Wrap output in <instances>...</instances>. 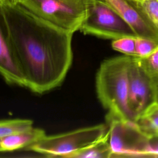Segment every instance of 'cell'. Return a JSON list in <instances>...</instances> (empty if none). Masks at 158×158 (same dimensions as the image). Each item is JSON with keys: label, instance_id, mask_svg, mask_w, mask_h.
<instances>
[{"label": "cell", "instance_id": "cell-1", "mask_svg": "<svg viewBox=\"0 0 158 158\" xmlns=\"http://www.w3.org/2000/svg\"><path fill=\"white\" fill-rule=\"evenodd\" d=\"M2 7L26 88L42 94L60 86L72 63L74 33L19 4L2 2Z\"/></svg>", "mask_w": 158, "mask_h": 158}, {"label": "cell", "instance_id": "cell-2", "mask_svg": "<svg viewBox=\"0 0 158 158\" xmlns=\"http://www.w3.org/2000/svg\"><path fill=\"white\" fill-rule=\"evenodd\" d=\"M126 55L104 60L96 76L98 98L108 110L106 116L135 122L128 107V67Z\"/></svg>", "mask_w": 158, "mask_h": 158}, {"label": "cell", "instance_id": "cell-3", "mask_svg": "<svg viewBox=\"0 0 158 158\" xmlns=\"http://www.w3.org/2000/svg\"><path fill=\"white\" fill-rule=\"evenodd\" d=\"M94 0H20L19 4L38 16L73 33L80 30L89 6Z\"/></svg>", "mask_w": 158, "mask_h": 158}, {"label": "cell", "instance_id": "cell-4", "mask_svg": "<svg viewBox=\"0 0 158 158\" xmlns=\"http://www.w3.org/2000/svg\"><path fill=\"white\" fill-rule=\"evenodd\" d=\"M107 130V125L99 124L60 134L46 135L26 149L48 157L69 158L73 153L102 138Z\"/></svg>", "mask_w": 158, "mask_h": 158}, {"label": "cell", "instance_id": "cell-5", "mask_svg": "<svg viewBox=\"0 0 158 158\" xmlns=\"http://www.w3.org/2000/svg\"><path fill=\"white\" fill-rule=\"evenodd\" d=\"M113 157H150L151 135L136 122L106 116Z\"/></svg>", "mask_w": 158, "mask_h": 158}, {"label": "cell", "instance_id": "cell-6", "mask_svg": "<svg viewBox=\"0 0 158 158\" xmlns=\"http://www.w3.org/2000/svg\"><path fill=\"white\" fill-rule=\"evenodd\" d=\"M79 30L112 40L137 36L130 25L103 0H94L89 6Z\"/></svg>", "mask_w": 158, "mask_h": 158}, {"label": "cell", "instance_id": "cell-7", "mask_svg": "<svg viewBox=\"0 0 158 158\" xmlns=\"http://www.w3.org/2000/svg\"><path fill=\"white\" fill-rule=\"evenodd\" d=\"M128 101L129 109L135 122L151 104L157 101L151 81L136 57H130Z\"/></svg>", "mask_w": 158, "mask_h": 158}, {"label": "cell", "instance_id": "cell-8", "mask_svg": "<svg viewBox=\"0 0 158 158\" xmlns=\"http://www.w3.org/2000/svg\"><path fill=\"white\" fill-rule=\"evenodd\" d=\"M0 75L10 84L27 86L12 43L2 3L0 4Z\"/></svg>", "mask_w": 158, "mask_h": 158}, {"label": "cell", "instance_id": "cell-9", "mask_svg": "<svg viewBox=\"0 0 158 158\" xmlns=\"http://www.w3.org/2000/svg\"><path fill=\"white\" fill-rule=\"evenodd\" d=\"M114 9L138 36L158 41V32L128 0H103Z\"/></svg>", "mask_w": 158, "mask_h": 158}, {"label": "cell", "instance_id": "cell-10", "mask_svg": "<svg viewBox=\"0 0 158 158\" xmlns=\"http://www.w3.org/2000/svg\"><path fill=\"white\" fill-rule=\"evenodd\" d=\"M44 130L31 128L29 130L14 133L2 138L1 151H12L27 148L46 136Z\"/></svg>", "mask_w": 158, "mask_h": 158}, {"label": "cell", "instance_id": "cell-11", "mask_svg": "<svg viewBox=\"0 0 158 158\" xmlns=\"http://www.w3.org/2000/svg\"><path fill=\"white\" fill-rule=\"evenodd\" d=\"M109 128L106 135L97 141L71 154L69 158H108L112 152L109 144Z\"/></svg>", "mask_w": 158, "mask_h": 158}, {"label": "cell", "instance_id": "cell-12", "mask_svg": "<svg viewBox=\"0 0 158 158\" xmlns=\"http://www.w3.org/2000/svg\"><path fill=\"white\" fill-rule=\"evenodd\" d=\"M140 129L150 135H158V102L151 104L136 121Z\"/></svg>", "mask_w": 158, "mask_h": 158}, {"label": "cell", "instance_id": "cell-13", "mask_svg": "<svg viewBox=\"0 0 158 158\" xmlns=\"http://www.w3.org/2000/svg\"><path fill=\"white\" fill-rule=\"evenodd\" d=\"M158 32V0H128Z\"/></svg>", "mask_w": 158, "mask_h": 158}, {"label": "cell", "instance_id": "cell-14", "mask_svg": "<svg viewBox=\"0 0 158 158\" xmlns=\"http://www.w3.org/2000/svg\"><path fill=\"white\" fill-rule=\"evenodd\" d=\"M137 59L148 77L157 98L158 94V48L148 56L143 58L137 57Z\"/></svg>", "mask_w": 158, "mask_h": 158}, {"label": "cell", "instance_id": "cell-15", "mask_svg": "<svg viewBox=\"0 0 158 158\" xmlns=\"http://www.w3.org/2000/svg\"><path fill=\"white\" fill-rule=\"evenodd\" d=\"M33 121L29 119H10L0 120V137L29 130L33 127Z\"/></svg>", "mask_w": 158, "mask_h": 158}, {"label": "cell", "instance_id": "cell-16", "mask_svg": "<svg viewBox=\"0 0 158 158\" xmlns=\"http://www.w3.org/2000/svg\"><path fill=\"white\" fill-rule=\"evenodd\" d=\"M135 36H125L112 41V48L120 52L124 55L136 57V37Z\"/></svg>", "mask_w": 158, "mask_h": 158}, {"label": "cell", "instance_id": "cell-17", "mask_svg": "<svg viewBox=\"0 0 158 158\" xmlns=\"http://www.w3.org/2000/svg\"><path fill=\"white\" fill-rule=\"evenodd\" d=\"M158 48V41L137 36L136 37V57L143 58L148 56Z\"/></svg>", "mask_w": 158, "mask_h": 158}, {"label": "cell", "instance_id": "cell-18", "mask_svg": "<svg viewBox=\"0 0 158 158\" xmlns=\"http://www.w3.org/2000/svg\"><path fill=\"white\" fill-rule=\"evenodd\" d=\"M20 0H3V2H9L12 4H18Z\"/></svg>", "mask_w": 158, "mask_h": 158}, {"label": "cell", "instance_id": "cell-19", "mask_svg": "<svg viewBox=\"0 0 158 158\" xmlns=\"http://www.w3.org/2000/svg\"><path fill=\"white\" fill-rule=\"evenodd\" d=\"M1 139H2V138L0 137V152H2V151H1Z\"/></svg>", "mask_w": 158, "mask_h": 158}, {"label": "cell", "instance_id": "cell-20", "mask_svg": "<svg viewBox=\"0 0 158 158\" xmlns=\"http://www.w3.org/2000/svg\"><path fill=\"white\" fill-rule=\"evenodd\" d=\"M156 101L158 102V94H157V98H156Z\"/></svg>", "mask_w": 158, "mask_h": 158}, {"label": "cell", "instance_id": "cell-21", "mask_svg": "<svg viewBox=\"0 0 158 158\" xmlns=\"http://www.w3.org/2000/svg\"><path fill=\"white\" fill-rule=\"evenodd\" d=\"M2 2H3V0H0V4H1Z\"/></svg>", "mask_w": 158, "mask_h": 158}]
</instances>
